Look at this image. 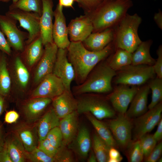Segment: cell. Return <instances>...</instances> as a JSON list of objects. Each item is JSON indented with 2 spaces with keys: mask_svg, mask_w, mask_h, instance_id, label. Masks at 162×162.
Segmentation results:
<instances>
[{
  "mask_svg": "<svg viewBox=\"0 0 162 162\" xmlns=\"http://www.w3.org/2000/svg\"><path fill=\"white\" fill-rule=\"evenodd\" d=\"M38 148L48 156L54 158L58 149L52 146L46 138L39 141Z\"/></svg>",
  "mask_w": 162,
  "mask_h": 162,
  "instance_id": "42",
  "label": "cell"
},
{
  "mask_svg": "<svg viewBox=\"0 0 162 162\" xmlns=\"http://www.w3.org/2000/svg\"><path fill=\"white\" fill-rule=\"evenodd\" d=\"M71 142V147L79 156L83 158L87 157L91 149V141L89 131L86 126H82L78 129Z\"/></svg>",
  "mask_w": 162,
  "mask_h": 162,
  "instance_id": "26",
  "label": "cell"
},
{
  "mask_svg": "<svg viewBox=\"0 0 162 162\" xmlns=\"http://www.w3.org/2000/svg\"><path fill=\"white\" fill-rule=\"evenodd\" d=\"M19 114L14 110H10L6 113L5 117V122L8 124H12L16 123L19 118Z\"/></svg>",
  "mask_w": 162,
  "mask_h": 162,
  "instance_id": "47",
  "label": "cell"
},
{
  "mask_svg": "<svg viewBox=\"0 0 162 162\" xmlns=\"http://www.w3.org/2000/svg\"><path fill=\"white\" fill-rule=\"evenodd\" d=\"M113 28L92 33L82 42L83 44L91 51H97L103 50L114 39L115 29Z\"/></svg>",
  "mask_w": 162,
  "mask_h": 162,
  "instance_id": "20",
  "label": "cell"
},
{
  "mask_svg": "<svg viewBox=\"0 0 162 162\" xmlns=\"http://www.w3.org/2000/svg\"><path fill=\"white\" fill-rule=\"evenodd\" d=\"M108 156V162H120L123 159L119 151L114 147H111L110 148Z\"/></svg>",
  "mask_w": 162,
  "mask_h": 162,
  "instance_id": "46",
  "label": "cell"
},
{
  "mask_svg": "<svg viewBox=\"0 0 162 162\" xmlns=\"http://www.w3.org/2000/svg\"><path fill=\"white\" fill-rule=\"evenodd\" d=\"M154 139L157 141H160L162 138V119L160 120L158 124L157 129L153 135Z\"/></svg>",
  "mask_w": 162,
  "mask_h": 162,
  "instance_id": "49",
  "label": "cell"
},
{
  "mask_svg": "<svg viewBox=\"0 0 162 162\" xmlns=\"http://www.w3.org/2000/svg\"><path fill=\"white\" fill-rule=\"evenodd\" d=\"M46 138L51 144L55 147L58 148L63 142V136L59 127L51 130L47 134Z\"/></svg>",
  "mask_w": 162,
  "mask_h": 162,
  "instance_id": "39",
  "label": "cell"
},
{
  "mask_svg": "<svg viewBox=\"0 0 162 162\" xmlns=\"http://www.w3.org/2000/svg\"><path fill=\"white\" fill-rule=\"evenodd\" d=\"M10 9H18L25 11L35 12L41 15L42 5L40 0H19L13 4Z\"/></svg>",
  "mask_w": 162,
  "mask_h": 162,
  "instance_id": "35",
  "label": "cell"
},
{
  "mask_svg": "<svg viewBox=\"0 0 162 162\" xmlns=\"http://www.w3.org/2000/svg\"><path fill=\"white\" fill-rule=\"evenodd\" d=\"M7 67L5 56L0 55V94L3 96L9 94L11 86V78Z\"/></svg>",
  "mask_w": 162,
  "mask_h": 162,
  "instance_id": "30",
  "label": "cell"
},
{
  "mask_svg": "<svg viewBox=\"0 0 162 162\" xmlns=\"http://www.w3.org/2000/svg\"><path fill=\"white\" fill-rule=\"evenodd\" d=\"M67 27L70 42H82L94 29L91 19L86 14L71 20Z\"/></svg>",
  "mask_w": 162,
  "mask_h": 162,
  "instance_id": "15",
  "label": "cell"
},
{
  "mask_svg": "<svg viewBox=\"0 0 162 162\" xmlns=\"http://www.w3.org/2000/svg\"><path fill=\"white\" fill-rule=\"evenodd\" d=\"M158 58L152 66L157 77L162 78V46L160 45L157 51Z\"/></svg>",
  "mask_w": 162,
  "mask_h": 162,
  "instance_id": "44",
  "label": "cell"
},
{
  "mask_svg": "<svg viewBox=\"0 0 162 162\" xmlns=\"http://www.w3.org/2000/svg\"><path fill=\"white\" fill-rule=\"evenodd\" d=\"M151 40L142 41L135 50L132 53L131 64H144L153 66L156 60L151 56L150 49Z\"/></svg>",
  "mask_w": 162,
  "mask_h": 162,
  "instance_id": "27",
  "label": "cell"
},
{
  "mask_svg": "<svg viewBox=\"0 0 162 162\" xmlns=\"http://www.w3.org/2000/svg\"><path fill=\"white\" fill-rule=\"evenodd\" d=\"M5 140L2 124H0V151L3 148Z\"/></svg>",
  "mask_w": 162,
  "mask_h": 162,
  "instance_id": "52",
  "label": "cell"
},
{
  "mask_svg": "<svg viewBox=\"0 0 162 162\" xmlns=\"http://www.w3.org/2000/svg\"><path fill=\"white\" fill-rule=\"evenodd\" d=\"M78 115L76 110L60 120L59 127L63 136L62 144H70L75 138L78 130Z\"/></svg>",
  "mask_w": 162,
  "mask_h": 162,
  "instance_id": "24",
  "label": "cell"
},
{
  "mask_svg": "<svg viewBox=\"0 0 162 162\" xmlns=\"http://www.w3.org/2000/svg\"><path fill=\"white\" fill-rule=\"evenodd\" d=\"M4 146L13 162L28 161V152L17 134L13 131L5 140Z\"/></svg>",
  "mask_w": 162,
  "mask_h": 162,
  "instance_id": "22",
  "label": "cell"
},
{
  "mask_svg": "<svg viewBox=\"0 0 162 162\" xmlns=\"http://www.w3.org/2000/svg\"><path fill=\"white\" fill-rule=\"evenodd\" d=\"M85 114L96 130L98 136L110 147H116L117 144L108 126L90 113Z\"/></svg>",
  "mask_w": 162,
  "mask_h": 162,
  "instance_id": "28",
  "label": "cell"
},
{
  "mask_svg": "<svg viewBox=\"0 0 162 162\" xmlns=\"http://www.w3.org/2000/svg\"><path fill=\"white\" fill-rule=\"evenodd\" d=\"M7 39L2 32L0 30V50L8 55H10L11 51Z\"/></svg>",
  "mask_w": 162,
  "mask_h": 162,
  "instance_id": "45",
  "label": "cell"
},
{
  "mask_svg": "<svg viewBox=\"0 0 162 162\" xmlns=\"http://www.w3.org/2000/svg\"><path fill=\"white\" fill-rule=\"evenodd\" d=\"M115 82L116 84L133 86L142 85L152 78L155 73L152 66L130 64L118 70Z\"/></svg>",
  "mask_w": 162,
  "mask_h": 162,
  "instance_id": "6",
  "label": "cell"
},
{
  "mask_svg": "<svg viewBox=\"0 0 162 162\" xmlns=\"http://www.w3.org/2000/svg\"><path fill=\"white\" fill-rule=\"evenodd\" d=\"M63 8L58 4L54 11L55 20L53 24L52 38L54 42L58 48L67 49L70 41L68 38V27Z\"/></svg>",
  "mask_w": 162,
  "mask_h": 162,
  "instance_id": "17",
  "label": "cell"
},
{
  "mask_svg": "<svg viewBox=\"0 0 162 162\" xmlns=\"http://www.w3.org/2000/svg\"><path fill=\"white\" fill-rule=\"evenodd\" d=\"M75 0H59L58 4L62 7H72Z\"/></svg>",
  "mask_w": 162,
  "mask_h": 162,
  "instance_id": "51",
  "label": "cell"
},
{
  "mask_svg": "<svg viewBox=\"0 0 162 162\" xmlns=\"http://www.w3.org/2000/svg\"><path fill=\"white\" fill-rule=\"evenodd\" d=\"M32 93V98L44 97L53 99L65 90L61 80L52 73L44 77Z\"/></svg>",
  "mask_w": 162,
  "mask_h": 162,
  "instance_id": "12",
  "label": "cell"
},
{
  "mask_svg": "<svg viewBox=\"0 0 162 162\" xmlns=\"http://www.w3.org/2000/svg\"><path fill=\"white\" fill-rule=\"evenodd\" d=\"M65 146L62 143L58 148V152L54 158L55 162H69L74 161L71 154L65 148Z\"/></svg>",
  "mask_w": 162,
  "mask_h": 162,
  "instance_id": "40",
  "label": "cell"
},
{
  "mask_svg": "<svg viewBox=\"0 0 162 162\" xmlns=\"http://www.w3.org/2000/svg\"><path fill=\"white\" fill-rule=\"evenodd\" d=\"M43 55L37 66L34 80L35 83H39L47 75L52 73L58 48L53 42L44 46Z\"/></svg>",
  "mask_w": 162,
  "mask_h": 162,
  "instance_id": "13",
  "label": "cell"
},
{
  "mask_svg": "<svg viewBox=\"0 0 162 162\" xmlns=\"http://www.w3.org/2000/svg\"><path fill=\"white\" fill-rule=\"evenodd\" d=\"M53 16L52 0H42L40 25V35L44 46L54 42L52 38Z\"/></svg>",
  "mask_w": 162,
  "mask_h": 162,
  "instance_id": "19",
  "label": "cell"
},
{
  "mask_svg": "<svg viewBox=\"0 0 162 162\" xmlns=\"http://www.w3.org/2000/svg\"><path fill=\"white\" fill-rule=\"evenodd\" d=\"M26 150L30 152L38 147L39 142L37 122L31 123L24 121L18 122L13 128Z\"/></svg>",
  "mask_w": 162,
  "mask_h": 162,
  "instance_id": "16",
  "label": "cell"
},
{
  "mask_svg": "<svg viewBox=\"0 0 162 162\" xmlns=\"http://www.w3.org/2000/svg\"><path fill=\"white\" fill-rule=\"evenodd\" d=\"M60 120L52 107L43 114L37 122L39 141L46 138L52 129L59 127Z\"/></svg>",
  "mask_w": 162,
  "mask_h": 162,
  "instance_id": "25",
  "label": "cell"
},
{
  "mask_svg": "<svg viewBox=\"0 0 162 162\" xmlns=\"http://www.w3.org/2000/svg\"><path fill=\"white\" fill-rule=\"evenodd\" d=\"M76 111L79 114L89 113L101 120L116 116V111L103 98L96 95H87L77 100Z\"/></svg>",
  "mask_w": 162,
  "mask_h": 162,
  "instance_id": "5",
  "label": "cell"
},
{
  "mask_svg": "<svg viewBox=\"0 0 162 162\" xmlns=\"http://www.w3.org/2000/svg\"><path fill=\"white\" fill-rule=\"evenodd\" d=\"M19 0H12L13 3L14 4L17 2Z\"/></svg>",
  "mask_w": 162,
  "mask_h": 162,
  "instance_id": "55",
  "label": "cell"
},
{
  "mask_svg": "<svg viewBox=\"0 0 162 162\" xmlns=\"http://www.w3.org/2000/svg\"><path fill=\"white\" fill-rule=\"evenodd\" d=\"M162 152V142H160L155 147L149 155L145 158L146 162H156L160 158Z\"/></svg>",
  "mask_w": 162,
  "mask_h": 162,
  "instance_id": "43",
  "label": "cell"
},
{
  "mask_svg": "<svg viewBox=\"0 0 162 162\" xmlns=\"http://www.w3.org/2000/svg\"><path fill=\"white\" fill-rule=\"evenodd\" d=\"M104 0H75L86 12L89 14L100 5Z\"/></svg>",
  "mask_w": 162,
  "mask_h": 162,
  "instance_id": "41",
  "label": "cell"
},
{
  "mask_svg": "<svg viewBox=\"0 0 162 162\" xmlns=\"http://www.w3.org/2000/svg\"><path fill=\"white\" fill-rule=\"evenodd\" d=\"M52 73L61 80L65 90L71 91V84L75 78V73L68 59L67 49L58 48Z\"/></svg>",
  "mask_w": 162,
  "mask_h": 162,
  "instance_id": "11",
  "label": "cell"
},
{
  "mask_svg": "<svg viewBox=\"0 0 162 162\" xmlns=\"http://www.w3.org/2000/svg\"><path fill=\"white\" fill-rule=\"evenodd\" d=\"M161 101L152 108L136 118L134 122V135L135 140L150 132L162 119Z\"/></svg>",
  "mask_w": 162,
  "mask_h": 162,
  "instance_id": "9",
  "label": "cell"
},
{
  "mask_svg": "<svg viewBox=\"0 0 162 162\" xmlns=\"http://www.w3.org/2000/svg\"><path fill=\"white\" fill-rule=\"evenodd\" d=\"M28 44L26 59L28 65L31 66L40 59L44 53V45L40 35Z\"/></svg>",
  "mask_w": 162,
  "mask_h": 162,
  "instance_id": "29",
  "label": "cell"
},
{
  "mask_svg": "<svg viewBox=\"0 0 162 162\" xmlns=\"http://www.w3.org/2000/svg\"><path fill=\"white\" fill-rule=\"evenodd\" d=\"M16 21L9 16L0 14V28L10 47L19 52L24 50L27 35L17 27Z\"/></svg>",
  "mask_w": 162,
  "mask_h": 162,
  "instance_id": "10",
  "label": "cell"
},
{
  "mask_svg": "<svg viewBox=\"0 0 162 162\" xmlns=\"http://www.w3.org/2000/svg\"><path fill=\"white\" fill-rule=\"evenodd\" d=\"M52 108L61 119L76 110L77 100L73 95L71 91L65 90L61 94L52 99Z\"/></svg>",
  "mask_w": 162,
  "mask_h": 162,
  "instance_id": "21",
  "label": "cell"
},
{
  "mask_svg": "<svg viewBox=\"0 0 162 162\" xmlns=\"http://www.w3.org/2000/svg\"><path fill=\"white\" fill-rule=\"evenodd\" d=\"M0 162H13L4 146L0 151Z\"/></svg>",
  "mask_w": 162,
  "mask_h": 162,
  "instance_id": "48",
  "label": "cell"
},
{
  "mask_svg": "<svg viewBox=\"0 0 162 162\" xmlns=\"http://www.w3.org/2000/svg\"><path fill=\"white\" fill-rule=\"evenodd\" d=\"M93 152L99 162H106L109 158L108 153L110 147L98 135L95 134L93 137Z\"/></svg>",
  "mask_w": 162,
  "mask_h": 162,
  "instance_id": "33",
  "label": "cell"
},
{
  "mask_svg": "<svg viewBox=\"0 0 162 162\" xmlns=\"http://www.w3.org/2000/svg\"><path fill=\"white\" fill-rule=\"evenodd\" d=\"M116 71L106 63H102L92 70L85 80L74 87L75 93H104L112 90L111 81Z\"/></svg>",
  "mask_w": 162,
  "mask_h": 162,
  "instance_id": "4",
  "label": "cell"
},
{
  "mask_svg": "<svg viewBox=\"0 0 162 162\" xmlns=\"http://www.w3.org/2000/svg\"><path fill=\"white\" fill-rule=\"evenodd\" d=\"M142 21L141 18L136 14L132 15L127 14L116 26L114 40L118 48L131 53L135 50L142 42L138 34Z\"/></svg>",
  "mask_w": 162,
  "mask_h": 162,
  "instance_id": "3",
  "label": "cell"
},
{
  "mask_svg": "<svg viewBox=\"0 0 162 162\" xmlns=\"http://www.w3.org/2000/svg\"><path fill=\"white\" fill-rule=\"evenodd\" d=\"M4 106V100L3 96L0 94V116L3 110Z\"/></svg>",
  "mask_w": 162,
  "mask_h": 162,
  "instance_id": "54",
  "label": "cell"
},
{
  "mask_svg": "<svg viewBox=\"0 0 162 162\" xmlns=\"http://www.w3.org/2000/svg\"><path fill=\"white\" fill-rule=\"evenodd\" d=\"M28 161L32 162H54V158L50 157L37 147L28 152Z\"/></svg>",
  "mask_w": 162,
  "mask_h": 162,
  "instance_id": "38",
  "label": "cell"
},
{
  "mask_svg": "<svg viewBox=\"0 0 162 162\" xmlns=\"http://www.w3.org/2000/svg\"><path fill=\"white\" fill-rule=\"evenodd\" d=\"M121 85L110 94L109 98L115 111L124 114L138 88L135 86L130 87L127 85Z\"/></svg>",
  "mask_w": 162,
  "mask_h": 162,
  "instance_id": "14",
  "label": "cell"
},
{
  "mask_svg": "<svg viewBox=\"0 0 162 162\" xmlns=\"http://www.w3.org/2000/svg\"><path fill=\"white\" fill-rule=\"evenodd\" d=\"M148 86L152 92L151 101L148 106L151 109L161 102L162 99V78L158 77L152 80Z\"/></svg>",
  "mask_w": 162,
  "mask_h": 162,
  "instance_id": "34",
  "label": "cell"
},
{
  "mask_svg": "<svg viewBox=\"0 0 162 162\" xmlns=\"http://www.w3.org/2000/svg\"><path fill=\"white\" fill-rule=\"evenodd\" d=\"M158 162H162V158H159V159L158 160Z\"/></svg>",
  "mask_w": 162,
  "mask_h": 162,
  "instance_id": "56",
  "label": "cell"
},
{
  "mask_svg": "<svg viewBox=\"0 0 162 162\" xmlns=\"http://www.w3.org/2000/svg\"><path fill=\"white\" fill-rule=\"evenodd\" d=\"M52 99L47 98H32L22 106V113L24 121L31 123H36L43 115Z\"/></svg>",
  "mask_w": 162,
  "mask_h": 162,
  "instance_id": "18",
  "label": "cell"
},
{
  "mask_svg": "<svg viewBox=\"0 0 162 162\" xmlns=\"http://www.w3.org/2000/svg\"><path fill=\"white\" fill-rule=\"evenodd\" d=\"M150 90L148 85L138 89L125 113L128 117L131 119L136 118L147 111L148 97Z\"/></svg>",
  "mask_w": 162,
  "mask_h": 162,
  "instance_id": "23",
  "label": "cell"
},
{
  "mask_svg": "<svg viewBox=\"0 0 162 162\" xmlns=\"http://www.w3.org/2000/svg\"><path fill=\"white\" fill-rule=\"evenodd\" d=\"M139 140L145 158L149 155L155 147L157 141L153 137L152 134H148L143 135Z\"/></svg>",
  "mask_w": 162,
  "mask_h": 162,
  "instance_id": "37",
  "label": "cell"
},
{
  "mask_svg": "<svg viewBox=\"0 0 162 162\" xmlns=\"http://www.w3.org/2000/svg\"><path fill=\"white\" fill-rule=\"evenodd\" d=\"M131 4L130 0H104L94 10L87 14L93 24V32L115 27L126 15Z\"/></svg>",
  "mask_w": 162,
  "mask_h": 162,
  "instance_id": "2",
  "label": "cell"
},
{
  "mask_svg": "<svg viewBox=\"0 0 162 162\" xmlns=\"http://www.w3.org/2000/svg\"><path fill=\"white\" fill-rule=\"evenodd\" d=\"M130 119L125 113H119L108 123V126L117 145L123 148H127L132 141L133 124Z\"/></svg>",
  "mask_w": 162,
  "mask_h": 162,
  "instance_id": "8",
  "label": "cell"
},
{
  "mask_svg": "<svg viewBox=\"0 0 162 162\" xmlns=\"http://www.w3.org/2000/svg\"><path fill=\"white\" fill-rule=\"evenodd\" d=\"M14 77L16 84L22 89L27 86L29 79V74L27 68L19 56L15 58L14 65Z\"/></svg>",
  "mask_w": 162,
  "mask_h": 162,
  "instance_id": "31",
  "label": "cell"
},
{
  "mask_svg": "<svg viewBox=\"0 0 162 162\" xmlns=\"http://www.w3.org/2000/svg\"><path fill=\"white\" fill-rule=\"evenodd\" d=\"M129 162H140L144 158L143 152L139 139L135 140L129 144L127 148Z\"/></svg>",
  "mask_w": 162,
  "mask_h": 162,
  "instance_id": "36",
  "label": "cell"
},
{
  "mask_svg": "<svg viewBox=\"0 0 162 162\" xmlns=\"http://www.w3.org/2000/svg\"><path fill=\"white\" fill-rule=\"evenodd\" d=\"M6 15L18 21L20 26L28 31L27 44L31 43L40 35V15L39 14L18 9H10Z\"/></svg>",
  "mask_w": 162,
  "mask_h": 162,
  "instance_id": "7",
  "label": "cell"
},
{
  "mask_svg": "<svg viewBox=\"0 0 162 162\" xmlns=\"http://www.w3.org/2000/svg\"><path fill=\"white\" fill-rule=\"evenodd\" d=\"M132 56V53L125 50L118 48L108 64L116 71L119 70L131 64Z\"/></svg>",
  "mask_w": 162,
  "mask_h": 162,
  "instance_id": "32",
  "label": "cell"
},
{
  "mask_svg": "<svg viewBox=\"0 0 162 162\" xmlns=\"http://www.w3.org/2000/svg\"><path fill=\"white\" fill-rule=\"evenodd\" d=\"M97 161L96 156L94 152H92L89 156L88 161V162H96Z\"/></svg>",
  "mask_w": 162,
  "mask_h": 162,
  "instance_id": "53",
  "label": "cell"
},
{
  "mask_svg": "<svg viewBox=\"0 0 162 162\" xmlns=\"http://www.w3.org/2000/svg\"><path fill=\"white\" fill-rule=\"evenodd\" d=\"M67 49L68 59L75 71V78L80 84L96 65L110 54L112 46L110 43L103 50L94 51L87 49L82 42H70Z\"/></svg>",
  "mask_w": 162,
  "mask_h": 162,
  "instance_id": "1",
  "label": "cell"
},
{
  "mask_svg": "<svg viewBox=\"0 0 162 162\" xmlns=\"http://www.w3.org/2000/svg\"><path fill=\"white\" fill-rule=\"evenodd\" d=\"M154 19L158 27L162 29V13L160 10L155 13L154 16Z\"/></svg>",
  "mask_w": 162,
  "mask_h": 162,
  "instance_id": "50",
  "label": "cell"
},
{
  "mask_svg": "<svg viewBox=\"0 0 162 162\" xmlns=\"http://www.w3.org/2000/svg\"><path fill=\"white\" fill-rule=\"evenodd\" d=\"M8 0H0V1H6Z\"/></svg>",
  "mask_w": 162,
  "mask_h": 162,
  "instance_id": "57",
  "label": "cell"
}]
</instances>
